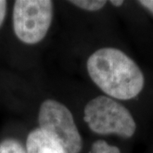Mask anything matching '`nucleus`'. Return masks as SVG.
<instances>
[{
    "label": "nucleus",
    "instance_id": "6e6552de",
    "mask_svg": "<svg viewBox=\"0 0 153 153\" xmlns=\"http://www.w3.org/2000/svg\"><path fill=\"white\" fill-rule=\"evenodd\" d=\"M91 153H121L117 146H110L104 140H99L94 142L91 148Z\"/></svg>",
    "mask_w": 153,
    "mask_h": 153
},
{
    "label": "nucleus",
    "instance_id": "9b49d317",
    "mask_svg": "<svg viewBox=\"0 0 153 153\" xmlns=\"http://www.w3.org/2000/svg\"><path fill=\"white\" fill-rule=\"evenodd\" d=\"M111 4H112V5L117 6V7H119V6L123 5V1H117V0H111Z\"/></svg>",
    "mask_w": 153,
    "mask_h": 153
},
{
    "label": "nucleus",
    "instance_id": "0eeeda50",
    "mask_svg": "<svg viewBox=\"0 0 153 153\" xmlns=\"http://www.w3.org/2000/svg\"><path fill=\"white\" fill-rule=\"evenodd\" d=\"M0 153H27L22 144L13 139H7L0 142Z\"/></svg>",
    "mask_w": 153,
    "mask_h": 153
},
{
    "label": "nucleus",
    "instance_id": "f257e3e1",
    "mask_svg": "<svg viewBox=\"0 0 153 153\" xmlns=\"http://www.w3.org/2000/svg\"><path fill=\"white\" fill-rule=\"evenodd\" d=\"M93 82L103 92L119 100H130L141 92L145 77L136 63L123 51L104 48L95 51L87 61Z\"/></svg>",
    "mask_w": 153,
    "mask_h": 153
},
{
    "label": "nucleus",
    "instance_id": "39448f33",
    "mask_svg": "<svg viewBox=\"0 0 153 153\" xmlns=\"http://www.w3.org/2000/svg\"><path fill=\"white\" fill-rule=\"evenodd\" d=\"M27 153H66L64 148L55 138L41 128L29 133L27 139Z\"/></svg>",
    "mask_w": 153,
    "mask_h": 153
},
{
    "label": "nucleus",
    "instance_id": "1a4fd4ad",
    "mask_svg": "<svg viewBox=\"0 0 153 153\" xmlns=\"http://www.w3.org/2000/svg\"><path fill=\"white\" fill-rule=\"evenodd\" d=\"M7 10V1L0 0V27L4 21Z\"/></svg>",
    "mask_w": 153,
    "mask_h": 153
},
{
    "label": "nucleus",
    "instance_id": "7ed1b4c3",
    "mask_svg": "<svg viewBox=\"0 0 153 153\" xmlns=\"http://www.w3.org/2000/svg\"><path fill=\"white\" fill-rule=\"evenodd\" d=\"M52 16V1L17 0L13 10V27L16 37L27 44H38L48 33Z\"/></svg>",
    "mask_w": 153,
    "mask_h": 153
},
{
    "label": "nucleus",
    "instance_id": "423d86ee",
    "mask_svg": "<svg viewBox=\"0 0 153 153\" xmlns=\"http://www.w3.org/2000/svg\"><path fill=\"white\" fill-rule=\"evenodd\" d=\"M69 3L79 7L82 10H86L88 11H97L102 9L105 5L106 1L105 0H72V1H69Z\"/></svg>",
    "mask_w": 153,
    "mask_h": 153
},
{
    "label": "nucleus",
    "instance_id": "f03ea898",
    "mask_svg": "<svg viewBox=\"0 0 153 153\" xmlns=\"http://www.w3.org/2000/svg\"><path fill=\"white\" fill-rule=\"evenodd\" d=\"M84 121L98 134H117L130 138L136 123L129 111L113 99L100 95L88 101L84 108Z\"/></svg>",
    "mask_w": 153,
    "mask_h": 153
},
{
    "label": "nucleus",
    "instance_id": "9d476101",
    "mask_svg": "<svg viewBox=\"0 0 153 153\" xmlns=\"http://www.w3.org/2000/svg\"><path fill=\"white\" fill-rule=\"evenodd\" d=\"M139 3L153 14V0H140Z\"/></svg>",
    "mask_w": 153,
    "mask_h": 153
},
{
    "label": "nucleus",
    "instance_id": "20e7f679",
    "mask_svg": "<svg viewBox=\"0 0 153 153\" xmlns=\"http://www.w3.org/2000/svg\"><path fill=\"white\" fill-rule=\"evenodd\" d=\"M38 123L43 131L55 138L66 153H79L82 147L80 135L71 112L66 105L46 100L38 112Z\"/></svg>",
    "mask_w": 153,
    "mask_h": 153
}]
</instances>
